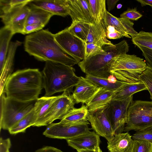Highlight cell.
Listing matches in <instances>:
<instances>
[{"label":"cell","mask_w":152,"mask_h":152,"mask_svg":"<svg viewBox=\"0 0 152 152\" xmlns=\"http://www.w3.org/2000/svg\"><path fill=\"white\" fill-rule=\"evenodd\" d=\"M15 34L8 27L4 26L0 30V74L3 69L10 43Z\"/></svg>","instance_id":"603a6c76"},{"label":"cell","mask_w":152,"mask_h":152,"mask_svg":"<svg viewBox=\"0 0 152 152\" xmlns=\"http://www.w3.org/2000/svg\"><path fill=\"white\" fill-rule=\"evenodd\" d=\"M118 1L119 0H107V3L108 12L114 9L116 4Z\"/></svg>","instance_id":"f6af8a7d"},{"label":"cell","mask_w":152,"mask_h":152,"mask_svg":"<svg viewBox=\"0 0 152 152\" xmlns=\"http://www.w3.org/2000/svg\"><path fill=\"white\" fill-rule=\"evenodd\" d=\"M69 15L72 22H82L91 24L94 17L88 0H67Z\"/></svg>","instance_id":"5bb4252c"},{"label":"cell","mask_w":152,"mask_h":152,"mask_svg":"<svg viewBox=\"0 0 152 152\" xmlns=\"http://www.w3.org/2000/svg\"><path fill=\"white\" fill-rule=\"evenodd\" d=\"M132 138L133 140H142L152 143V128L137 131Z\"/></svg>","instance_id":"d590c367"},{"label":"cell","mask_w":152,"mask_h":152,"mask_svg":"<svg viewBox=\"0 0 152 152\" xmlns=\"http://www.w3.org/2000/svg\"><path fill=\"white\" fill-rule=\"evenodd\" d=\"M66 140L68 145L77 151L97 149L101 142L100 136L94 131Z\"/></svg>","instance_id":"2e32d148"},{"label":"cell","mask_w":152,"mask_h":152,"mask_svg":"<svg viewBox=\"0 0 152 152\" xmlns=\"http://www.w3.org/2000/svg\"><path fill=\"white\" fill-rule=\"evenodd\" d=\"M77 152H102L99 147L98 149L95 150H81L77 151Z\"/></svg>","instance_id":"c3c4849f"},{"label":"cell","mask_w":152,"mask_h":152,"mask_svg":"<svg viewBox=\"0 0 152 152\" xmlns=\"http://www.w3.org/2000/svg\"><path fill=\"white\" fill-rule=\"evenodd\" d=\"M115 91L100 87L88 102L86 104L89 113H92L109 105Z\"/></svg>","instance_id":"d6986e66"},{"label":"cell","mask_w":152,"mask_h":152,"mask_svg":"<svg viewBox=\"0 0 152 152\" xmlns=\"http://www.w3.org/2000/svg\"><path fill=\"white\" fill-rule=\"evenodd\" d=\"M45 26L41 24H33L26 26L24 27L23 34H31L42 29Z\"/></svg>","instance_id":"60d3db41"},{"label":"cell","mask_w":152,"mask_h":152,"mask_svg":"<svg viewBox=\"0 0 152 152\" xmlns=\"http://www.w3.org/2000/svg\"><path fill=\"white\" fill-rule=\"evenodd\" d=\"M107 19L108 25L113 26L117 31L119 32L123 36L128 38H132L127 34L125 27L122 23L117 18L112 15L107 11Z\"/></svg>","instance_id":"d6a6232c"},{"label":"cell","mask_w":152,"mask_h":152,"mask_svg":"<svg viewBox=\"0 0 152 152\" xmlns=\"http://www.w3.org/2000/svg\"><path fill=\"white\" fill-rule=\"evenodd\" d=\"M140 79L147 88L152 101V70L148 68L140 75Z\"/></svg>","instance_id":"836d02e7"},{"label":"cell","mask_w":152,"mask_h":152,"mask_svg":"<svg viewBox=\"0 0 152 152\" xmlns=\"http://www.w3.org/2000/svg\"><path fill=\"white\" fill-rule=\"evenodd\" d=\"M0 131L8 130L33 109L36 101L22 102L0 95Z\"/></svg>","instance_id":"8992f818"},{"label":"cell","mask_w":152,"mask_h":152,"mask_svg":"<svg viewBox=\"0 0 152 152\" xmlns=\"http://www.w3.org/2000/svg\"><path fill=\"white\" fill-rule=\"evenodd\" d=\"M91 25L82 22H73L67 28L72 34L85 42L89 32Z\"/></svg>","instance_id":"f1b7e54d"},{"label":"cell","mask_w":152,"mask_h":152,"mask_svg":"<svg viewBox=\"0 0 152 152\" xmlns=\"http://www.w3.org/2000/svg\"><path fill=\"white\" fill-rule=\"evenodd\" d=\"M126 29L128 34L131 36L132 38L136 37L138 34L133 28L134 23L129 19L124 18H118Z\"/></svg>","instance_id":"f35d334b"},{"label":"cell","mask_w":152,"mask_h":152,"mask_svg":"<svg viewBox=\"0 0 152 152\" xmlns=\"http://www.w3.org/2000/svg\"><path fill=\"white\" fill-rule=\"evenodd\" d=\"M106 36L107 38L110 39H118L123 37L122 35L116 30L106 33Z\"/></svg>","instance_id":"ee69618b"},{"label":"cell","mask_w":152,"mask_h":152,"mask_svg":"<svg viewBox=\"0 0 152 152\" xmlns=\"http://www.w3.org/2000/svg\"><path fill=\"white\" fill-rule=\"evenodd\" d=\"M122 7V5L121 4H118L117 5V8L118 9H120Z\"/></svg>","instance_id":"681fc988"},{"label":"cell","mask_w":152,"mask_h":152,"mask_svg":"<svg viewBox=\"0 0 152 152\" xmlns=\"http://www.w3.org/2000/svg\"><path fill=\"white\" fill-rule=\"evenodd\" d=\"M133 152H152V143L142 140H134Z\"/></svg>","instance_id":"e575fe53"},{"label":"cell","mask_w":152,"mask_h":152,"mask_svg":"<svg viewBox=\"0 0 152 152\" xmlns=\"http://www.w3.org/2000/svg\"><path fill=\"white\" fill-rule=\"evenodd\" d=\"M138 48L142 51L148 68L152 70V50L142 47Z\"/></svg>","instance_id":"ab89813d"},{"label":"cell","mask_w":152,"mask_h":152,"mask_svg":"<svg viewBox=\"0 0 152 152\" xmlns=\"http://www.w3.org/2000/svg\"><path fill=\"white\" fill-rule=\"evenodd\" d=\"M58 95L56 96H44L36 100L34 104L33 111L35 123L33 126L40 127V125L45 115Z\"/></svg>","instance_id":"44dd1931"},{"label":"cell","mask_w":152,"mask_h":152,"mask_svg":"<svg viewBox=\"0 0 152 152\" xmlns=\"http://www.w3.org/2000/svg\"><path fill=\"white\" fill-rule=\"evenodd\" d=\"M27 5L0 16L4 26L10 29L14 34H23L26 21L30 10V7Z\"/></svg>","instance_id":"4fadbf2b"},{"label":"cell","mask_w":152,"mask_h":152,"mask_svg":"<svg viewBox=\"0 0 152 152\" xmlns=\"http://www.w3.org/2000/svg\"><path fill=\"white\" fill-rule=\"evenodd\" d=\"M12 145L10 139H0V152H9Z\"/></svg>","instance_id":"b9f144b4"},{"label":"cell","mask_w":152,"mask_h":152,"mask_svg":"<svg viewBox=\"0 0 152 152\" xmlns=\"http://www.w3.org/2000/svg\"><path fill=\"white\" fill-rule=\"evenodd\" d=\"M29 6L30 10L26 21L25 26L33 24H41L45 26L51 18L53 15L52 14L43 9Z\"/></svg>","instance_id":"d4e9b609"},{"label":"cell","mask_w":152,"mask_h":152,"mask_svg":"<svg viewBox=\"0 0 152 152\" xmlns=\"http://www.w3.org/2000/svg\"><path fill=\"white\" fill-rule=\"evenodd\" d=\"M22 43L21 42L18 40L10 42L5 64L0 74V94L4 92L6 82L12 74L15 52L17 48L21 45Z\"/></svg>","instance_id":"ffe728a7"},{"label":"cell","mask_w":152,"mask_h":152,"mask_svg":"<svg viewBox=\"0 0 152 152\" xmlns=\"http://www.w3.org/2000/svg\"><path fill=\"white\" fill-rule=\"evenodd\" d=\"M28 4L43 9L53 15L63 17L69 15L67 0H31Z\"/></svg>","instance_id":"e0dca14e"},{"label":"cell","mask_w":152,"mask_h":152,"mask_svg":"<svg viewBox=\"0 0 152 152\" xmlns=\"http://www.w3.org/2000/svg\"><path fill=\"white\" fill-rule=\"evenodd\" d=\"M99 88L86 77L80 76L72 95L76 103H81L82 104H86L90 100Z\"/></svg>","instance_id":"9a60e30c"},{"label":"cell","mask_w":152,"mask_h":152,"mask_svg":"<svg viewBox=\"0 0 152 152\" xmlns=\"http://www.w3.org/2000/svg\"><path fill=\"white\" fill-rule=\"evenodd\" d=\"M85 43H93L102 48L112 45L107 38L105 31L99 29L94 24H91L90 29Z\"/></svg>","instance_id":"4316f807"},{"label":"cell","mask_w":152,"mask_h":152,"mask_svg":"<svg viewBox=\"0 0 152 152\" xmlns=\"http://www.w3.org/2000/svg\"><path fill=\"white\" fill-rule=\"evenodd\" d=\"M88 111L86 105L82 104L79 108L74 107L60 120L62 124H68L87 121V117Z\"/></svg>","instance_id":"484cf974"},{"label":"cell","mask_w":152,"mask_h":152,"mask_svg":"<svg viewBox=\"0 0 152 152\" xmlns=\"http://www.w3.org/2000/svg\"><path fill=\"white\" fill-rule=\"evenodd\" d=\"M134 140L128 132L114 135L107 142V148L109 152H133Z\"/></svg>","instance_id":"ac0fdd59"},{"label":"cell","mask_w":152,"mask_h":152,"mask_svg":"<svg viewBox=\"0 0 152 152\" xmlns=\"http://www.w3.org/2000/svg\"><path fill=\"white\" fill-rule=\"evenodd\" d=\"M31 0H0V16L6 14L17 8L24 7Z\"/></svg>","instance_id":"4dcf8cb0"},{"label":"cell","mask_w":152,"mask_h":152,"mask_svg":"<svg viewBox=\"0 0 152 152\" xmlns=\"http://www.w3.org/2000/svg\"><path fill=\"white\" fill-rule=\"evenodd\" d=\"M152 128V101L132 100L129 107L124 131H136Z\"/></svg>","instance_id":"52a82bcc"},{"label":"cell","mask_w":152,"mask_h":152,"mask_svg":"<svg viewBox=\"0 0 152 152\" xmlns=\"http://www.w3.org/2000/svg\"><path fill=\"white\" fill-rule=\"evenodd\" d=\"M107 79L110 82L113 83H116L118 80L113 75H110Z\"/></svg>","instance_id":"7dc6e473"},{"label":"cell","mask_w":152,"mask_h":152,"mask_svg":"<svg viewBox=\"0 0 152 152\" xmlns=\"http://www.w3.org/2000/svg\"><path fill=\"white\" fill-rule=\"evenodd\" d=\"M144 90H147V88L141 81L136 83L126 82L120 88L115 91L112 101L124 99L137 92Z\"/></svg>","instance_id":"cb8c5ba5"},{"label":"cell","mask_w":152,"mask_h":152,"mask_svg":"<svg viewBox=\"0 0 152 152\" xmlns=\"http://www.w3.org/2000/svg\"><path fill=\"white\" fill-rule=\"evenodd\" d=\"M104 52V49L93 43H86L85 58L102 54Z\"/></svg>","instance_id":"8d00e7d4"},{"label":"cell","mask_w":152,"mask_h":152,"mask_svg":"<svg viewBox=\"0 0 152 152\" xmlns=\"http://www.w3.org/2000/svg\"><path fill=\"white\" fill-rule=\"evenodd\" d=\"M35 123V120L33 110L8 131L11 134L25 133L27 128L31 126H33Z\"/></svg>","instance_id":"83f0119b"},{"label":"cell","mask_w":152,"mask_h":152,"mask_svg":"<svg viewBox=\"0 0 152 152\" xmlns=\"http://www.w3.org/2000/svg\"></svg>","instance_id":"f907efd6"},{"label":"cell","mask_w":152,"mask_h":152,"mask_svg":"<svg viewBox=\"0 0 152 152\" xmlns=\"http://www.w3.org/2000/svg\"><path fill=\"white\" fill-rule=\"evenodd\" d=\"M24 48L30 55L40 61H50L71 66L80 62L61 48L54 34L48 29H42L27 35Z\"/></svg>","instance_id":"6da1fadb"},{"label":"cell","mask_w":152,"mask_h":152,"mask_svg":"<svg viewBox=\"0 0 152 152\" xmlns=\"http://www.w3.org/2000/svg\"><path fill=\"white\" fill-rule=\"evenodd\" d=\"M132 40L138 47H142L152 50V32L141 31L132 38Z\"/></svg>","instance_id":"1f68e13d"},{"label":"cell","mask_w":152,"mask_h":152,"mask_svg":"<svg viewBox=\"0 0 152 152\" xmlns=\"http://www.w3.org/2000/svg\"><path fill=\"white\" fill-rule=\"evenodd\" d=\"M34 152H64L61 150L51 146H45L39 149Z\"/></svg>","instance_id":"7bdbcfd3"},{"label":"cell","mask_w":152,"mask_h":152,"mask_svg":"<svg viewBox=\"0 0 152 152\" xmlns=\"http://www.w3.org/2000/svg\"><path fill=\"white\" fill-rule=\"evenodd\" d=\"M89 124L88 121L68 124L52 123L47 126L43 134L50 138L70 139L89 132Z\"/></svg>","instance_id":"ba28073f"},{"label":"cell","mask_w":152,"mask_h":152,"mask_svg":"<svg viewBox=\"0 0 152 152\" xmlns=\"http://www.w3.org/2000/svg\"><path fill=\"white\" fill-rule=\"evenodd\" d=\"M142 16V15L137 11L136 8L134 9L128 8L126 11L121 14L120 18L136 21Z\"/></svg>","instance_id":"74e56055"},{"label":"cell","mask_w":152,"mask_h":152,"mask_svg":"<svg viewBox=\"0 0 152 152\" xmlns=\"http://www.w3.org/2000/svg\"><path fill=\"white\" fill-rule=\"evenodd\" d=\"M133 95L124 99L112 101L109 116L114 135L122 133L127 122L128 110Z\"/></svg>","instance_id":"8fae6325"},{"label":"cell","mask_w":152,"mask_h":152,"mask_svg":"<svg viewBox=\"0 0 152 152\" xmlns=\"http://www.w3.org/2000/svg\"><path fill=\"white\" fill-rule=\"evenodd\" d=\"M41 72L45 96L65 91L72 93L80 79L72 66L50 61H45Z\"/></svg>","instance_id":"3957f363"},{"label":"cell","mask_w":152,"mask_h":152,"mask_svg":"<svg viewBox=\"0 0 152 152\" xmlns=\"http://www.w3.org/2000/svg\"><path fill=\"white\" fill-rule=\"evenodd\" d=\"M71 93L65 91L58 95L44 117L40 127L47 126L57 119L61 120L74 106L76 102Z\"/></svg>","instance_id":"9c48e42d"},{"label":"cell","mask_w":152,"mask_h":152,"mask_svg":"<svg viewBox=\"0 0 152 152\" xmlns=\"http://www.w3.org/2000/svg\"><path fill=\"white\" fill-rule=\"evenodd\" d=\"M109 104L92 113H88L87 117L92 129L99 136L110 141L114 134L109 116Z\"/></svg>","instance_id":"7c38bea8"},{"label":"cell","mask_w":152,"mask_h":152,"mask_svg":"<svg viewBox=\"0 0 152 152\" xmlns=\"http://www.w3.org/2000/svg\"><path fill=\"white\" fill-rule=\"evenodd\" d=\"M85 77L99 87L113 91L118 90L126 83L118 80L116 83H111L107 79L98 77L88 75H86Z\"/></svg>","instance_id":"f546056e"},{"label":"cell","mask_w":152,"mask_h":152,"mask_svg":"<svg viewBox=\"0 0 152 152\" xmlns=\"http://www.w3.org/2000/svg\"><path fill=\"white\" fill-rule=\"evenodd\" d=\"M61 48L80 62L85 58L86 43L70 33L67 28L54 34Z\"/></svg>","instance_id":"30bf717a"},{"label":"cell","mask_w":152,"mask_h":152,"mask_svg":"<svg viewBox=\"0 0 152 152\" xmlns=\"http://www.w3.org/2000/svg\"><path fill=\"white\" fill-rule=\"evenodd\" d=\"M148 68L143 59L125 54L115 58L110 72L119 80L136 83L140 82V76Z\"/></svg>","instance_id":"5b68a950"},{"label":"cell","mask_w":152,"mask_h":152,"mask_svg":"<svg viewBox=\"0 0 152 152\" xmlns=\"http://www.w3.org/2000/svg\"><path fill=\"white\" fill-rule=\"evenodd\" d=\"M43 88L42 72L28 68L12 73L6 82L4 92L8 98L26 102L37 100Z\"/></svg>","instance_id":"7a4b0ae2"},{"label":"cell","mask_w":152,"mask_h":152,"mask_svg":"<svg viewBox=\"0 0 152 152\" xmlns=\"http://www.w3.org/2000/svg\"><path fill=\"white\" fill-rule=\"evenodd\" d=\"M129 46L125 40L115 45H106L102 47L104 52L85 58L78 65L86 75L107 79L113 75L110 71L115 58L126 54Z\"/></svg>","instance_id":"277c9868"},{"label":"cell","mask_w":152,"mask_h":152,"mask_svg":"<svg viewBox=\"0 0 152 152\" xmlns=\"http://www.w3.org/2000/svg\"><path fill=\"white\" fill-rule=\"evenodd\" d=\"M94 17L93 24L106 31L108 26L105 0H88Z\"/></svg>","instance_id":"7402d4cb"},{"label":"cell","mask_w":152,"mask_h":152,"mask_svg":"<svg viewBox=\"0 0 152 152\" xmlns=\"http://www.w3.org/2000/svg\"><path fill=\"white\" fill-rule=\"evenodd\" d=\"M136 1L140 3L142 7L149 5L152 7V0H137Z\"/></svg>","instance_id":"bcb514c9"}]
</instances>
